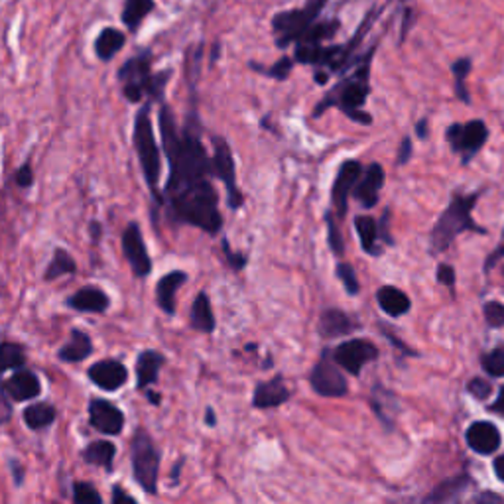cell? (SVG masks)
Instances as JSON below:
<instances>
[{
    "label": "cell",
    "mask_w": 504,
    "mask_h": 504,
    "mask_svg": "<svg viewBox=\"0 0 504 504\" xmlns=\"http://www.w3.org/2000/svg\"><path fill=\"white\" fill-rule=\"evenodd\" d=\"M196 126L187 123L179 133L169 107L164 105L160 110V128L169 162L166 197L169 215L176 221L215 235L223 221L217 207V191L209 181V176H215L213 160L207 156Z\"/></svg>",
    "instance_id": "6da1fadb"
},
{
    "label": "cell",
    "mask_w": 504,
    "mask_h": 504,
    "mask_svg": "<svg viewBox=\"0 0 504 504\" xmlns=\"http://www.w3.org/2000/svg\"><path fill=\"white\" fill-rule=\"evenodd\" d=\"M377 48L378 44L372 46L367 54H362L355 72L347 75L345 79H341V82L321 99V103L314 110V117H321L327 109L337 107L351 120H355V123L362 126L372 125V117L365 110V105L370 95V64L372 57H375Z\"/></svg>",
    "instance_id": "7a4b0ae2"
},
{
    "label": "cell",
    "mask_w": 504,
    "mask_h": 504,
    "mask_svg": "<svg viewBox=\"0 0 504 504\" xmlns=\"http://www.w3.org/2000/svg\"><path fill=\"white\" fill-rule=\"evenodd\" d=\"M482 194H485V191L479 189L475 194H461V191H456V194L451 196V201L448 207L441 211L439 219L436 221V225H433L430 233L428 250L431 256L443 255V252L456 243V239L461 233L487 235V229L479 227L475 219H473V209H475Z\"/></svg>",
    "instance_id": "3957f363"
},
{
    "label": "cell",
    "mask_w": 504,
    "mask_h": 504,
    "mask_svg": "<svg viewBox=\"0 0 504 504\" xmlns=\"http://www.w3.org/2000/svg\"><path fill=\"white\" fill-rule=\"evenodd\" d=\"M118 79L123 83V91L128 100L138 103L144 95L160 97L162 87L168 82V74L152 75L150 74V54H143L138 57L128 59L118 72Z\"/></svg>",
    "instance_id": "277c9868"
},
{
    "label": "cell",
    "mask_w": 504,
    "mask_h": 504,
    "mask_svg": "<svg viewBox=\"0 0 504 504\" xmlns=\"http://www.w3.org/2000/svg\"><path fill=\"white\" fill-rule=\"evenodd\" d=\"M135 146L136 152L140 158V166H143L146 184L152 191L154 197L160 199V189H158V181H160V152H158V144L154 138V130H152V120H150V105H144L140 109V113L136 115L135 120Z\"/></svg>",
    "instance_id": "5b68a950"
},
{
    "label": "cell",
    "mask_w": 504,
    "mask_h": 504,
    "mask_svg": "<svg viewBox=\"0 0 504 504\" xmlns=\"http://www.w3.org/2000/svg\"><path fill=\"white\" fill-rule=\"evenodd\" d=\"M327 0H308L304 8L288 10V13H280L272 20V28L276 32V44L280 48H286L291 42H298V38L306 32V30L319 18L321 10L326 8Z\"/></svg>",
    "instance_id": "8992f818"
},
{
    "label": "cell",
    "mask_w": 504,
    "mask_h": 504,
    "mask_svg": "<svg viewBox=\"0 0 504 504\" xmlns=\"http://www.w3.org/2000/svg\"><path fill=\"white\" fill-rule=\"evenodd\" d=\"M448 143L453 150V154H457L461 158L463 166H469L473 162L482 146L487 144L489 140V126L485 125V120L475 118L467 120V123H453L448 133H446Z\"/></svg>",
    "instance_id": "52a82bcc"
},
{
    "label": "cell",
    "mask_w": 504,
    "mask_h": 504,
    "mask_svg": "<svg viewBox=\"0 0 504 504\" xmlns=\"http://www.w3.org/2000/svg\"><path fill=\"white\" fill-rule=\"evenodd\" d=\"M133 469L138 485L150 495H156L160 453L144 430H138L133 438Z\"/></svg>",
    "instance_id": "ba28073f"
},
{
    "label": "cell",
    "mask_w": 504,
    "mask_h": 504,
    "mask_svg": "<svg viewBox=\"0 0 504 504\" xmlns=\"http://www.w3.org/2000/svg\"><path fill=\"white\" fill-rule=\"evenodd\" d=\"M309 385L316 395L326 398H341L349 392V382L337 369V362L326 351L309 375Z\"/></svg>",
    "instance_id": "9c48e42d"
},
{
    "label": "cell",
    "mask_w": 504,
    "mask_h": 504,
    "mask_svg": "<svg viewBox=\"0 0 504 504\" xmlns=\"http://www.w3.org/2000/svg\"><path fill=\"white\" fill-rule=\"evenodd\" d=\"M331 357L337 362V367L345 369L352 377H359L362 367H367L369 362L380 357V351L375 343L369 339H349L335 347Z\"/></svg>",
    "instance_id": "30bf717a"
},
{
    "label": "cell",
    "mask_w": 504,
    "mask_h": 504,
    "mask_svg": "<svg viewBox=\"0 0 504 504\" xmlns=\"http://www.w3.org/2000/svg\"><path fill=\"white\" fill-rule=\"evenodd\" d=\"M213 174L223 181L229 196V205L239 209L243 204V196L237 187V176H235V160L230 146L223 138H215V150H213Z\"/></svg>",
    "instance_id": "8fae6325"
},
{
    "label": "cell",
    "mask_w": 504,
    "mask_h": 504,
    "mask_svg": "<svg viewBox=\"0 0 504 504\" xmlns=\"http://www.w3.org/2000/svg\"><path fill=\"white\" fill-rule=\"evenodd\" d=\"M362 169L365 168H362L359 160H347V162H343L337 169L334 187H331V201H334V207L337 211L339 219L347 215L349 197L352 196V189H355Z\"/></svg>",
    "instance_id": "7c38bea8"
},
{
    "label": "cell",
    "mask_w": 504,
    "mask_h": 504,
    "mask_svg": "<svg viewBox=\"0 0 504 504\" xmlns=\"http://www.w3.org/2000/svg\"><path fill=\"white\" fill-rule=\"evenodd\" d=\"M467 448L482 457H492L502 446L500 430L489 420L473 421L465 431Z\"/></svg>",
    "instance_id": "4fadbf2b"
},
{
    "label": "cell",
    "mask_w": 504,
    "mask_h": 504,
    "mask_svg": "<svg viewBox=\"0 0 504 504\" xmlns=\"http://www.w3.org/2000/svg\"><path fill=\"white\" fill-rule=\"evenodd\" d=\"M385 181H387L385 168H382V164L378 162H372L362 169L357 186L352 189V197L359 201L361 207L365 209L377 207L380 199V189L385 187Z\"/></svg>",
    "instance_id": "5bb4252c"
},
{
    "label": "cell",
    "mask_w": 504,
    "mask_h": 504,
    "mask_svg": "<svg viewBox=\"0 0 504 504\" xmlns=\"http://www.w3.org/2000/svg\"><path fill=\"white\" fill-rule=\"evenodd\" d=\"M123 248H125V255L130 262V266H133L135 274L140 278L148 276L150 270H152V260H150V256H148L138 225L130 223L126 227L125 235H123Z\"/></svg>",
    "instance_id": "9a60e30c"
},
{
    "label": "cell",
    "mask_w": 504,
    "mask_h": 504,
    "mask_svg": "<svg viewBox=\"0 0 504 504\" xmlns=\"http://www.w3.org/2000/svg\"><path fill=\"white\" fill-rule=\"evenodd\" d=\"M89 418H91V426L99 431L107 433V436H117V433L123 431V426H125L123 412L107 400L91 402Z\"/></svg>",
    "instance_id": "2e32d148"
},
{
    "label": "cell",
    "mask_w": 504,
    "mask_h": 504,
    "mask_svg": "<svg viewBox=\"0 0 504 504\" xmlns=\"http://www.w3.org/2000/svg\"><path fill=\"white\" fill-rule=\"evenodd\" d=\"M361 327L359 321L343 309H326L319 317V335L326 339H337L355 334Z\"/></svg>",
    "instance_id": "e0dca14e"
},
{
    "label": "cell",
    "mask_w": 504,
    "mask_h": 504,
    "mask_svg": "<svg viewBox=\"0 0 504 504\" xmlns=\"http://www.w3.org/2000/svg\"><path fill=\"white\" fill-rule=\"evenodd\" d=\"M89 378L93 380L99 388L113 392L125 385L128 378V370L123 362H118V361H113V359L100 361L89 369Z\"/></svg>",
    "instance_id": "ac0fdd59"
},
{
    "label": "cell",
    "mask_w": 504,
    "mask_h": 504,
    "mask_svg": "<svg viewBox=\"0 0 504 504\" xmlns=\"http://www.w3.org/2000/svg\"><path fill=\"white\" fill-rule=\"evenodd\" d=\"M471 485H473V479H471L469 473H457V475L441 481L439 485L430 492V495L423 497V502H453V500H459L469 491Z\"/></svg>",
    "instance_id": "d6986e66"
},
{
    "label": "cell",
    "mask_w": 504,
    "mask_h": 504,
    "mask_svg": "<svg viewBox=\"0 0 504 504\" xmlns=\"http://www.w3.org/2000/svg\"><path fill=\"white\" fill-rule=\"evenodd\" d=\"M288 400H290V390L286 388L284 380L278 377V378H272L268 382H260V385L255 390V398H252V404H255L260 410H266V408L282 406Z\"/></svg>",
    "instance_id": "ffe728a7"
},
{
    "label": "cell",
    "mask_w": 504,
    "mask_h": 504,
    "mask_svg": "<svg viewBox=\"0 0 504 504\" xmlns=\"http://www.w3.org/2000/svg\"><path fill=\"white\" fill-rule=\"evenodd\" d=\"M355 229L361 240L362 250L367 252L369 256H382L385 255V248H382L380 240V230H378V221L370 215H359L355 217Z\"/></svg>",
    "instance_id": "44dd1931"
},
{
    "label": "cell",
    "mask_w": 504,
    "mask_h": 504,
    "mask_svg": "<svg viewBox=\"0 0 504 504\" xmlns=\"http://www.w3.org/2000/svg\"><path fill=\"white\" fill-rule=\"evenodd\" d=\"M377 304L387 316H392V317L406 316L412 309V301L404 291L396 286H388V284L380 286L377 290Z\"/></svg>",
    "instance_id": "7402d4cb"
},
{
    "label": "cell",
    "mask_w": 504,
    "mask_h": 504,
    "mask_svg": "<svg viewBox=\"0 0 504 504\" xmlns=\"http://www.w3.org/2000/svg\"><path fill=\"white\" fill-rule=\"evenodd\" d=\"M186 280L187 276L184 272H169V274H166L158 282V288H156L158 304L168 316H171L176 311V291L184 286Z\"/></svg>",
    "instance_id": "603a6c76"
},
{
    "label": "cell",
    "mask_w": 504,
    "mask_h": 504,
    "mask_svg": "<svg viewBox=\"0 0 504 504\" xmlns=\"http://www.w3.org/2000/svg\"><path fill=\"white\" fill-rule=\"evenodd\" d=\"M6 392L18 402L36 398L39 395V380L36 378L34 372L18 370V372H14L13 378L8 380Z\"/></svg>",
    "instance_id": "cb8c5ba5"
},
{
    "label": "cell",
    "mask_w": 504,
    "mask_h": 504,
    "mask_svg": "<svg viewBox=\"0 0 504 504\" xmlns=\"http://www.w3.org/2000/svg\"><path fill=\"white\" fill-rule=\"evenodd\" d=\"M164 357L160 355L156 351H146L143 355L138 357L136 362V378H138V387L144 388L154 385L156 378H158V372L164 365Z\"/></svg>",
    "instance_id": "d4e9b609"
},
{
    "label": "cell",
    "mask_w": 504,
    "mask_h": 504,
    "mask_svg": "<svg viewBox=\"0 0 504 504\" xmlns=\"http://www.w3.org/2000/svg\"><path fill=\"white\" fill-rule=\"evenodd\" d=\"M69 306L79 311H95V314H103V311L109 308V298L97 288H83L79 290L75 296L69 298Z\"/></svg>",
    "instance_id": "484cf974"
},
{
    "label": "cell",
    "mask_w": 504,
    "mask_h": 504,
    "mask_svg": "<svg viewBox=\"0 0 504 504\" xmlns=\"http://www.w3.org/2000/svg\"><path fill=\"white\" fill-rule=\"evenodd\" d=\"M91 352H93V345H91L89 335H85L83 331L75 329L72 334V339H69L62 347V351H59V359L65 362H79L87 359Z\"/></svg>",
    "instance_id": "4316f807"
},
{
    "label": "cell",
    "mask_w": 504,
    "mask_h": 504,
    "mask_svg": "<svg viewBox=\"0 0 504 504\" xmlns=\"http://www.w3.org/2000/svg\"><path fill=\"white\" fill-rule=\"evenodd\" d=\"M123 46H125V34L118 32L115 28H105L103 32L97 36L95 52L99 59L109 62V59H113L115 54H118L120 49H123Z\"/></svg>",
    "instance_id": "83f0119b"
},
{
    "label": "cell",
    "mask_w": 504,
    "mask_h": 504,
    "mask_svg": "<svg viewBox=\"0 0 504 504\" xmlns=\"http://www.w3.org/2000/svg\"><path fill=\"white\" fill-rule=\"evenodd\" d=\"M341 22L337 18L334 20H324V22H316L311 24L304 34L298 38L296 44H324L326 39L335 38V34L339 32Z\"/></svg>",
    "instance_id": "f1b7e54d"
},
{
    "label": "cell",
    "mask_w": 504,
    "mask_h": 504,
    "mask_svg": "<svg viewBox=\"0 0 504 504\" xmlns=\"http://www.w3.org/2000/svg\"><path fill=\"white\" fill-rule=\"evenodd\" d=\"M191 326L197 331H204V334H211L215 329V317L205 294H199L191 306Z\"/></svg>",
    "instance_id": "f546056e"
},
{
    "label": "cell",
    "mask_w": 504,
    "mask_h": 504,
    "mask_svg": "<svg viewBox=\"0 0 504 504\" xmlns=\"http://www.w3.org/2000/svg\"><path fill=\"white\" fill-rule=\"evenodd\" d=\"M473 69V62L469 57H459L456 62L451 64V74H453V83H456V97L461 100V103L469 105L471 97L467 91V77Z\"/></svg>",
    "instance_id": "4dcf8cb0"
},
{
    "label": "cell",
    "mask_w": 504,
    "mask_h": 504,
    "mask_svg": "<svg viewBox=\"0 0 504 504\" xmlns=\"http://www.w3.org/2000/svg\"><path fill=\"white\" fill-rule=\"evenodd\" d=\"M115 446L110 441H95L83 451V459L91 465H99V467H107L110 469L115 459Z\"/></svg>",
    "instance_id": "1f68e13d"
},
{
    "label": "cell",
    "mask_w": 504,
    "mask_h": 504,
    "mask_svg": "<svg viewBox=\"0 0 504 504\" xmlns=\"http://www.w3.org/2000/svg\"><path fill=\"white\" fill-rule=\"evenodd\" d=\"M152 8H154V0H126L123 22L130 30H136L140 26V22H143V20L152 13Z\"/></svg>",
    "instance_id": "d6a6232c"
},
{
    "label": "cell",
    "mask_w": 504,
    "mask_h": 504,
    "mask_svg": "<svg viewBox=\"0 0 504 504\" xmlns=\"http://www.w3.org/2000/svg\"><path fill=\"white\" fill-rule=\"evenodd\" d=\"M24 420L32 430H44L56 420V410L49 404H34L26 408Z\"/></svg>",
    "instance_id": "836d02e7"
},
{
    "label": "cell",
    "mask_w": 504,
    "mask_h": 504,
    "mask_svg": "<svg viewBox=\"0 0 504 504\" xmlns=\"http://www.w3.org/2000/svg\"><path fill=\"white\" fill-rule=\"evenodd\" d=\"M24 361L26 352L22 347L16 345V343H3V345H0V372L22 367Z\"/></svg>",
    "instance_id": "e575fe53"
},
{
    "label": "cell",
    "mask_w": 504,
    "mask_h": 504,
    "mask_svg": "<svg viewBox=\"0 0 504 504\" xmlns=\"http://www.w3.org/2000/svg\"><path fill=\"white\" fill-rule=\"evenodd\" d=\"M481 367L485 370L489 378H502L504 377V345L487 351L481 357Z\"/></svg>",
    "instance_id": "d590c367"
},
{
    "label": "cell",
    "mask_w": 504,
    "mask_h": 504,
    "mask_svg": "<svg viewBox=\"0 0 504 504\" xmlns=\"http://www.w3.org/2000/svg\"><path fill=\"white\" fill-rule=\"evenodd\" d=\"M75 272V260L67 255L65 250H56V255H54V260L49 262V266H48V272H46V280H54V278H59V276H64V274H74Z\"/></svg>",
    "instance_id": "8d00e7d4"
},
{
    "label": "cell",
    "mask_w": 504,
    "mask_h": 504,
    "mask_svg": "<svg viewBox=\"0 0 504 504\" xmlns=\"http://www.w3.org/2000/svg\"><path fill=\"white\" fill-rule=\"evenodd\" d=\"M337 278L343 282V286H345V291L349 296H357L361 291V284H359V278H357V272L347 262H339L337 270H335Z\"/></svg>",
    "instance_id": "74e56055"
},
{
    "label": "cell",
    "mask_w": 504,
    "mask_h": 504,
    "mask_svg": "<svg viewBox=\"0 0 504 504\" xmlns=\"http://www.w3.org/2000/svg\"><path fill=\"white\" fill-rule=\"evenodd\" d=\"M326 225H327V240H329V247L334 250V255L341 256L343 252H345V240L341 237V230L335 217L331 213H326Z\"/></svg>",
    "instance_id": "f35d334b"
},
{
    "label": "cell",
    "mask_w": 504,
    "mask_h": 504,
    "mask_svg": "<svg viewBox=\"0 0 504 504\" xmlns=\"http://www.w3.org/2000/svg\"><path fill=\"white\" fill-rule=\"evenodd\" d=\"M467 392L475 400L485 402L492 395V382L489 378H482V377H473L467 382Z\"/></svg>",
    "instance_id": "ab89813d"
},
{
    "label": "cell",
    "mask_w": 504,
    "mask_h": 504,
    "mask_svg": "<svg viewBox=\"0 0 504 504\" xmlns=\"http://www.w3.org/2000/svg\"><path fill=\"white\" fill-rule=\"evenodd\" d=\"M482 316H485L489 327H504V304H500V301H487V304L482 306Z\"/></svg>",
    "instance_id": "60d3db41"
},
{
    "label": "cell",
    "mask_w": 504,
    "mask_h": 504,
    "mask_svg": "<svg viewBox=\"0 0 504 504\" xmlns=\"http://www.w3.org/2000/svg\"><path fill=\"white\" fill-rule=\"evenodd\" d=\"M74 500L77 504H100V495L89 482H75Z\"/></svg>",
    "instance_id": "b9f144b4"
},
{
    "label": "cell",
    "mask_w": 504,
    "mask_h": 504,
    "mask_svg": "<svg viewBox=\"0 0 504 504\" xmlns=\"http://www.w3.org/2000/svg\"><path fill=\"white\" fill-rule=\"evenodd\" d=\"M436 280L439 282V284L453 290V288H456V280H457L456 268H453L451 265H439L438 270H436Z\"/></svg>",
    "instance_id": "7bdbcfd3"
},
{
    "label": "cell",
    "mask_w": 504,
    "mask_h": 504,
    "mask_svg": "<svg viewBox=\"0 0 504 504\" xmlns=\"http://www.w3.org/2000/svg\"><path fill=\"white\" fill-rule=\"evenodd\" d=\"M378 230H380L382 243L388 247L395 245V239H392V233H390V209L382 211V217L378 219Z\"/></svg>",
    "instance_id": "ee69618b"
},
{
    "label": "cell",
    "mask_w": 504,
    "mask_h": 504,
    "mask_svg": "<svg viewBox=\"0 0 504 504\" xmlns=\"http://www.w3.org/2000/svg\"><path fill=\"white\" fill-rule=\"evenodd\" d=\"M412 152H414V143H412V138L406 136L402 140V144L398 148V156H396V166H404L410 162Z\"/></svg>",
    "instance_id": "f6af8a7d"
},
{
    "label": "cell",
    "mask_w": 504,
    "mask_h": 504,
    "mask_svg": "<svg viewBox=\"0 0 504 504\" xmlns=\"http://www.w3.org/2000/svg\"><path fill=\"white\" fill-rule=\"evenodd\" d=\"M291 65H294V64H291L290 57H282L280 62L274 67H270L266 74L272 75V77H276V79H286L291 72Z\"/></svg>",
    "instance_id": "bcb514c9"
},
{
    "label": "cell",
    "mask_w": 504,
    "mask_h": 504,
    "mask_svg": "<svg viewBox=\"0 0 504 504\" xmlns=\"http://www.w3.org/2000/svg\"><path fill=\"white\" fill-rule=\"evenodd\" d=\"M13 416V406H10L8 396H6V388L0 385V426L6 423Z\"/></svg>",
    "instance_id": "7dc6e473"
},
{
    "label": "cell",
    "mask_w": 504,
    "mask_h": 504,
    "mask_svg": "<svg viewBox=\"0 0 504 504\" xmlns=\"http://www.w3.org/2000/svg\"><path fill=\"white\" fill-rule=\"evenodd\" d=\"M382 327H385V326H382ZM382 335H385V337H387V339H388V341L392 343V345H395V347H396L398 351H402V352H404V355H406V357H416V355H418V352H416L414 349H412V347H408V345H406V343H402V341H400V339H398L396 335H392V334H390V331H388L387 327H385V331H382Z\"/></svg>",
    "instance_id": "c3c4849f"
},
{
    "label": "cell",
    "mask_w": 504,
    "mask_h": 504,
    "mask_svg": "<svg viewBox=\"0 0 504 504\" xmlns=\"http://www.w3.org/2000/svg\"><path fill=\"white\" fill-rule=\"evenodd\" d=\"M491 414H497V416H500V418H504V385L500 387V390H499V395H497V398L491 402L489 404V408H487Z\"/></svg>",
    "instance_id": "681fc988"
},
{
    "label": "cell",
    "mask_w": 504,
    "mask_h": 504,
    "mask_svg": "<svg viewBox=\"0 0 504 504\" xmlns=\"http://www.w3.org/2000/svg\"><path fill=\"white\" fill-rule=\"evenodd\" d=\"M412 22H414V10L412 8H406L404 10V20H402V32H400V44H404V39L410 32V28H412Z\"/></svg>",
    "instance_id": "f907efd6"
},
{
    "label": "cell",
    "mask_w": 504,
    "mask_h": 504,
    "mask_svg": "<svg viewBox=\"0 0 504 504\" xmlns=\"http://www.w3.org/2000/svg\"><path fill=\"white\" fill-rule=\"evenodd\" d=\"M16 181H18V186H22V187L32 186V168H30L28 164L20 168L18 174H16Z\"/></svg>",
    "instance_id": "816d5d0a"
},
{
    "label": "cell",
    "mask_w": 504,
    "mask_h": 504,
    "mask_svg": "<svg viewBox=\"0 0 504 504\" xmlns=\"http://www.w3.org/2000/svg\"><path fill=\"white\" fill-rule=\"evenodd\" d=\"M492 469H495V475L500 482H504V453L499 457H495V461H492Z\"/></svg>",
    "instance_id": "f5cc1de1"
},
{
    "label": "cell",
    "mask_w": 504,
    "mask_h": 504,
    "mask_svg": "<svg viewBox=\"0 0 504 504\" xmlns=\"http://www.w3.org/2000/svg\"><path fill=\"white\" fill-rule=\"evenodd\" d=\"M430 123H428V118H421V120H418V125H416V135H418V138H428L430 136V126H428Z\"/></svg>",
    "instance_id": "db71d44e"
},
{
    "label": "cell",
    "mask_w": 504,
    "mask_h": 504,
    "mask_svg": "<svg viewBox=\"0 0 504 504\" xmlns=\"http://www.w3.org/2000/svg\"><path fill=\"white\" fill-rule=\"evenodd\" d=\"M118 500H125V502H135V499L130 497V495H126V492H123L120 491L118 487H115V491H113V502H118Z\"/></svg>",
    "instance_id": "11a10c76"
},
{
    "label": "cell",
    "mask_w": 504,
    "mask_h": 504,
    "mask_svg": "<svg viewBox=\"0 0 504 504\" xmlns=\"http://www.w3.org/2000/svg\"><path fill=\"white\" fill-rule=\"evenodd\" d=\"M489 500H497V502H504L502 497L492 495V492H482V495L475 497V502H489Z\"/></svg>",
    "instance_id": "9f6ffc18"
},
{
    "label": "cell",
    "mask_w": 504,
    "mask_h": 504,
    "mask_svg": "<svg viewBox=\"0 0 504 504\" xmlns=\"http://www.w3.org/2000/svg\"><path fill=\"white\" fill-rule=\"evenodd\" d=\"M215 421H217V418H215V414H213V410H207V423L209 426H215Z\"/></svg>",
    "instance_id": "6f0895ef"
},
{
    "label": "cell",
    "mask_w": 504,
    "mask_h": 504,
    "mask_svg": "<svg viewBox=\"0 0 504 504\" xmlns=\"http://www.w3.org/2000/svg\"><path fill=\"white\" fill-rule=\"evenodd\" d=\"M148 400H152L154 404H158V402H160V398L156 396V392H148Z\"/></svg>",
    "instance_id": "680465c9"
}]
</instances>
